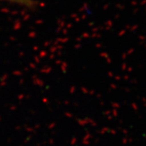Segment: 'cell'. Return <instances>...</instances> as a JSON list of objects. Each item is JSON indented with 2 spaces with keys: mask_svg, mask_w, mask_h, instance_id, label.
Here are the masks:
<instances>
[{
  "mask_svg": "<svg viewBox=\"0 0 146 146\" xmlns=\"http://www.w3.org/2000/svg\"><path fill=\"white\" fill-rule=\"evenodd\" d=\"M8 1H12V2H16V3H23V4H29V2L31 0H8Z\"/></svg>",
  "mask_w": 146,
  "mask_h": 146,
  "instance_id": "cell-1",
  "label": "cell"
}]
</instances>
